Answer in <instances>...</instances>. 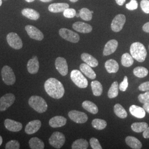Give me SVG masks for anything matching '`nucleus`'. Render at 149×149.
<instances>
[{"label":"nucleus","instance_id":"obj_1","mask_svg":"<svg viewBox=\"0 0 149 149\" xmlns=\"http://www.w3.org/2000/svg\"><path fill=\"white\" fill-rule=\"evenodd\" d=\"M44 88L48 95L55 99H60L64 95V86L59 80L50 78L44 84Z\"/></svg>","mask_w":149,"mask_h":149},{"label":"nucleus","instance_id":"obj_2","mask_svg":"<svg viewBox=\"0 0 149 149\" xmlns=\"http://www.w3.org/2000/svg\"><path fill=\"white\" fill-rule=\"evenodd\" d=\"M130 52L133 59L140 63L144 61L147 56V51L145 46L139 42L133 43L130 46Z\"/></svg>","mask_w":149,"mask_h":149},{"label":"nucleus","instance_id":"obj_3","mask_svg":"<svg viewBox=\"0 0 149 149\" xmlns=\"http://www.w3.org/2000/svg\"><path fill=\"white\" fill-rule=\"evenodd\" d=\"M29 106L39 113H43L47 111L48 104L45 100L38 96H32L28 101Z\"/></svg>","mask_w":149,"mask_h":149},{"label":"nucleus","instance_id":"obj_4","mask_svg":"<svg viewBox=\"0 0 149 149\" xmlns=\"http://www.w3.org/2000/svg\"><path fill=\"white\" fill-rule=\"evenodd\" d=\"M71 79L76 85L81 88H85L88 86V81L78 70H74L70 74Z\"/></svg>","mask_w":149,"mask_h":149},{"label":"nucleus","instance_id":"obj_5","mask_svg":"<svg viewBox=\"0 0 149 149\" xmlns=\"http://www.w3.org/2000/svg\"><path fill=\"white\" fill-rule=\"evenodd\" d=\"M2 79L7 85H13L16 82L15 74L10 66L6 65L1 70Z\"/></svg>","mask_w":149,"mask_h":149},{"label":"nucleus","instance_id":"obj_6","mask_svg":"<svg viewBox=\"0 0 149 149\" xmlns=\"http://www.w3.org/2000/svg\"><path fill=\"white\" fill-rule=\"evenodd\" d=\"M65 136L64 134L59 132H55L51 135L49 139V143L56 149H60L65 143Z\"/></svg>","mask_w":149,"mask_h":149},{"label":"nucleus","instance_id":"obj_7","mask_svg":"<svg viewBox=\"0 0 149 149\" xmlns=\"http://www.w3.org/2000/svg\"><path fill=\"white\" fill-rule=\"evenodd\" d=\"M59 35L64 39L71 43H77L80 40V36L77 33L67 28L60 29Z\"/></svg>","mask_w":149,"mask_h":149},{"label":"nucleus","instance_id":"obj_8","mask_svg":"<svg viewBox=\"0 0 149 149\" xmlns=\"http://www.w3.org/2000/svg\"><path fill=\"white\" fill-rule=\"evenodd\" d=\"M7 42L11 48L19 50L23 47V43L19 36L14 32H11L7 36Z\"/></svg>","mask_w":149,"mask_h":149},{"label":"nucleus","instance_id":"obj_9","mask_svg":"<svg viewBox=\"0 0 149 149\" xmlns=\"http://www.w3.org/2000/svg\"><path fill=\"white\" fill-rule=\"evenodd\" d=\"M16 100L15 96L13 93H7L0 98V112L6 111L14 103Z\"/></svg>","mask_w":149,"mask_h":149},{"label":"nucleus","instance_id":"obj_10","mask_svg":"<svg viewBox=\"0 0 149 149\" xmlns=\"http://www.w3.org/2000/svg\"><path fill=\"white\" fill-rule=\"evenodd\" d=\"M126 21L125 16L123 14H119L116 16L111 23V29L113 32H120L123 29Z\"/></svg>","mask_w":149,"mask_h":149},{"label":"nucleus","instance_id":"obj_11","mask_svg":"<svg viewBox=\"0 0 149 149\" xmlns=\"http://www.w3.org/2000/svg\"><path fill=\"white\" fill-rule=\"evenodd\" d=\"M68 116L71 120L79 124L85 123L88 120V116L86 113L76 110L70 111Z\"/></svg>","mask_w":149,"mask_h":149},{"label":"nucleus","instance_id":"obj_12","mask_svg":"<svg viewBox=\"0 0 149 149\" xmlns=\"http://www.w3.org/2000/svg\"><path fill=\"white\" fill-rule=\"evenodd\" d=\"M25 29L31 38L38 41H41L44 39L43 33L37 28L32 25H27L25 27Z\"/></svg>","mask_w":149,"mask_h":149},{"label":"nucleus","instance_id":"obj_13","mask_svg":"<svg viewBox=\"0 0 149 149\" xmlns=\"http://www.w3.org/2000/svg\"><path fill=\"white\" fill-rule=\"evenodd\" d=\"M55 68L59 73L65 76L68 73V65L66 59L64 58L58 57L55 60Z\"/></svg>","mask_w":149,"mask_h":149},{"label":"nucleus","instance_id":"obj_14","mask_svg":"<svg viewBox=\"0 0 149 149\" xmlns=\"http://www.w3.org/2000/svg\"><path fill=\"white\" fill-rule=\"evenodd\" d=\"M42 123L39 120H34L28 123L25 128V132L28 135L37 133L40 129Z\"/></svg>","mask_w":149,"mask_h":149},{"label":"nucleus","instance_id":"obj_15","mask_svg":"<svg viewBox=\"0 0 149 149\" xmlns=\"http://www.w3.org/2000/svg\"><path fill=\"white\" fill-rule=\"evenodd\" d=\"M6 128L12 132H18L21 130L22 129V123L10 119H6L4 122Z\"/></svg>","mask_w":149,"mask_h":149},{"label":"nucleus","instance_id":"obj_16","mask_svg":"<svg viewBox=\"0 0 149 149\" xmlns=\"http://www.w3.org/2000/svg\"><path fill=\"white\" fill-rule=\"evenodd\" d=\"M27 70L31 74H37L39 69V63L37 56H34L32 59L29 60L27 65Z\"/></svg>","mask_w":149,"mask_h":149},{"label":"nucleus","instance_id":"obj_17","mask_svg":"<svg viewBox=\"0 0 149 149\" xmlns=\"http://www.w3.org/2000/svg\"><path fill=\"white\" fill-rule=\"evenodd\" d=\"M72 28L74 31L82 33H88L92 31V27L84 22H77L72 24Z\"/></svg>","mask_w":149,"mask_h":149},{"label":"nucleus","instance_id":"obj_18","mask_svg":"<svg viewBox=\"0 0 149 149\" xmlns=\"http://www.w3.org/2000/svg\"><path fill=\"white\" fill-rule=\"evenodd\" d=\"M118 45V42L115 39H112L108 41L105 45L104 48L103 52V55L104 56H108L114 53L117 49Z\"/></svg>","mask_w":149,"mask_h":149},{"label":"nucleus","instance_id":"obj_19","mask_svg":"<svg viewBox=\"0 0 149 149\" xmlns=\"http://www.w3.org/2000/svg\"><path fill=\"white\" fill-rule=\"evenodd\" d=\"M67 122V119L63 116H55L51 118L49 122V125L52 128H56L64 126Z\"/></svg>","mask_w":149,"mask_h":149},{"label":"nucleus","instance_id":"obj_20","mask_svg":"<svg viewBox=\"0 0 149 149\" xmlns=\"http://www.w3.org/2000/svg\"><path fill=\"white\" fill-rule=\"evenodd\" d=\"M69 8V5L66 3H55L50 5L48 10L52 13L63 12L66 9Z\"/></svg>","mask_w":149,"mask_h":149},{"label":"nucleus","instance_id":"obj_21","mask_svg":"<svg viewBox=\"0 0 149 149\" xmlns=\"http://www.w3.org/2000/svg\"><path fill=\"white\" fill-rule=\"evenodd\" d=\"M129 111L134 117L139 119L143 118L146 115V111L144 110V108L136 105H132L130 107Z\"/></svg>","mask_w":149,"mask_h":149},{"label":"nucleus","instance_id":"obj_22","mask_svg":"<svg viewBox=\"0 0 149 149\" xmlns=\"http://www.w3.org/2000/svg\"><path fill=\"white\" fill-rule=\"evenodd\" d=\"M80 69L81 71L90 79L94 80L96 79V73L92 69V67H91L88 64L86 63L81 64Z\"/></svg>","mask_w":149,"mask_h":149},{"label":"nucleus","instance_id":"obj_23","mask_svg":"<svg viewBox=\"0 0 149 149\" xmlns=\"http://www.w3.org/2000/svg\"><path fill=\"white\" fill-rule=\"evenodd\" d=\"M81 57L86 64H88L92 68H96L98 65V60L89 54H82Z\"/></svg>","mask_w":149,"mask_h":149},{"label":"nucleus","instance_id":"obj_24","mask_svg":"<svg viewBox=\"0 0 149 149\" xmlns=\"http://www.w3.org/2000/svg\"><path fill=\"white\" fill-rule=\"evenodd\" d=\"M22 14L31 20L36 21L40 17V14L37 11L31 8H24L22 11Z\"/></svg>","mask_w":149,"mask_h":149},{"label":"nucleus","instance_id":"obj_25","mask_svg":"<svg viewBox=\"0 0 149 149\" xmlns=\"http://www.w3.org/2000/svg\"><path fill=\"white\" fill-rule=\"evenodd\" d=\"M105 68L108 73H116L119 70V65L115 60L109 59L106 62Z\"/></svg>","mask_w":149,"mask_h":149},{"label":"nucleus","instance_id":"obj_26","mask_svg":"<svg viewBox=\"0 0 149 149\" xmlns=\"http://www.w3.org/2000/svg\"><path fill=\"white\" fill-rule=\"evenodd\" d=\"M126 144L131 148L134 149H140L142 148V144L138 139L134 136H129L125 139Z\"/></svg>","mask_w":149,"mask_h":149},{"label":"nucleus","instance_id":"obj_27","mask_svg":"<svg viewBox=\"0 0 149 149\" xmlns=\"http://www.w3.org/2000/svg\"><path fill=\"white\" fill-rule=\"evenodd\" d=\"M30 148L32 149H43L45 148L44 143L42 140L37 137H34L29 141Z\"/></svg>","mask_w":149,"mask_h":149},{"label":"nucleus","instance_id":"obj_28","mask_svg":"<svg viewBox=\"0 0 149 149\" xmlns=\"http://www.w3.org/2000/svg\"><path fill=\"white\" fill-rule=\"evenodd\" d=\"M82 107L87 111L90 112L92 114H96L98 112V108L96 104L89 101H85L82 104Z\"/></svg>","mask_w":149,"mask_h":149},{"label":"nucleus","instance_id":"obj_29","mask_svg":"<svg viewBox=\"0 0 149 149\" xmlns=\"http://www.w3.org/2000/svg\"><path fill=\"white\" fill-rule=\"evenodd\" d=\"M91 87L93 95L95 96L101 95L103 92V87L101 83L98 81H93L91 82Z\"/></svg>","mask_w":149,"mask_h":149},{"label":"nucleus","instance_id":"obj_30","mask_svg":"<svg viewBox=\"0 0 149 149\" xmlns=\"http://www.w3.org/2000/svg\"><path fill=\"white\" fill-rule=\"evenodd\" d=\"M88 147V141L84 139H77L74 141L71 146L72 149H86Z\"/></svg>","mask_w":149,"mask_h":149},{"label":"nucleus","instance_id":"obj_31","mask_svg":"<svg viewBox=\"0 0 149 149\" xmlns=\"http://www.w3.org/2000/svg\"><path fill=\"white\" fill-rule=\"evenodd\" d=\"M114 112L118 117L122 119H124L127 117L128 113L120 104H116L114 107Z\"/></svg>","mask_w":149,"mask_h":149},{"label":"nucleus","instance_id":"obj_32","mask_svg":"<svg viewBox=\"0 0 149 149\" xmlns=\"http://www.w3.org/2000/svg\"><path fill=\"white\" fill-rule=\"evenodd\" d=\"M148 127V124L145 122H136L132 124L131 128L136 133H141Z\"/></svg>","mask_w":149,"mask_h":149},{"label":"nucleus","instance_id":"obj_33","mask_svg":"<svg viewBox=\"0 0 149 149\" xmlns=\"http://www.w3.org/2000/svg\"><path fill=\"white\" fill-rule=\"evenodd\" d=\"M121 63L124 67H130L134 63V59L132 56L129 53L123 54L121 59Z\"/></svg>","mask_w":149,"mask_h":149},{"label":"nucleus","instance_id":"obj_34","mask_svg":"<svg viewBox=\"0 0 149 149\" xmlns=\"http://www.w3.org/2000/svg\"><path fill=\"white\" fill-rule=\"evenodd\" d=\"M119 85L117 81L114 82L108 92V96L109 98H114L117 97L119 92Z\"/></svg>","mask_w":149,"mask_h":149},{"label":"nucleus","instance_id":"obj_35","mask_svg":"<svg viewBox=\"0 0 149 149\" xmlns=\"http://www.w3.org/2000/svg\"><path fill=\"white\" fill-rule=\"evenodd\" d=\"M133 73L135 76L139 78H143L148 74L149 71L148 70L144 67L139 66L134 69Z\"/></svg>","mask_w":149,"mask_h":149},{"label":"nucleus","instance_id":"obj_36","mask_svg":"<svg viewBox=\"0 0 149 149\" xmlns=\"http://www.w3.org/2000/svg\"><path fill=\"white\" fill-rule=\"evenodd\" d=\"M92 127L97 130H103L106 128L107 123L104 120L101 119H95L92 122Z\"/></svg>","mask_w":149,"mask_h":149},{"label":"nucleus","instance_id":"obj_37","mask_svg":"<svg viewBox=\"0 0 149 149\" xmlns=\"http://www.w3.org/2000/svg\"><path fill=\"white\" fill-rule=\"evenodd\" d=\"M80 17L86 21H90L92 18V13L91 11L87 8H82L79 11Z\"/></svg>","mask_w":149,"mask_h":149},{"label":"nucleus","instance_id":"obj_38","mask_svg":"<svg viewBox=\"0 0 149 149\" xmlns=\"http://www.w3.org/2000/svg\"><path fill=\"white\" fill-rule=\"evenodd\" d=\"M19 143L15 140H11L6 144L5 149H19Z\"/></svg>","mask_w":149,"mask_h":149},{"label":"nucleus","instance_id":"obj_39","mask_svg":"<svg viewBox=\"0 0 149 149\" xmlns=\"http://www.w3.org/2000/svg\"><path fill=\"white\" fill-rule=\"evenodd\" d=\"M64 17L68 18H74L76 15V11L74 8H67L63 12Z\"/></svg>","mask_w":149,"mask_h":149},{"label":"nucleus","instance_id":"obj_40","mask_svg":"<svg viewBox=\"0 0 149 149\" xmlns=\"http://www.w3.org/2000/svg\"><path fill=\"white\" fill-rule=\"evenodd\" d=\"M91 146L93 149H102V147L98 139L95 138H92L90 141Z\"/></svg>","mask_w":149,"mask_h":149},{"label":"nucleus","instance_id":"obj_41","mask_svg":"<svg viewBox=\"0 0 149 149\" xmlns=\"http://www.w3.org/2000/svg\"><path fill=\"white\" fill-rule=\"evenodd\" d=\"M138 100L141 103H149V91H146L145 93L139 95Z\"/></svg>","mask_w":149,"mask_h":149},{"label":"nucleus","instance_id":"obj_42","mask_svg":"<svg viewBox=\"0 0 149 149\" xmlns=\"http://www.w3.org/2000/svg\"><path fill=\"white\" fill-rule=\"evenodd\" d=\"M140 6L142 10L145 13H149V0H142L140 2Z\"/></svg>","mask_w":149,"mask_h":149},{"label":"nucleus","instance_id":"obj_43","mask_svg":"<svg viewBox=\"0 0 149 149\" xmlns=\"http://www.w3.org/2000/svg\"><path fill=\"white\" fill-rule=\"evenodd\" d=\"M138 7V2L136 0H131L129 3L126 5V8L129 10H135Z\"/></svg>","mask_w":149,"mask_h":149},{"label":"nucleus","instance_id":"obj_44","mask_svg":"<svg viewBox=\"0 0 149 149\" xmlns=\"http://www.w3.org/2000/svg\"><path fill=\"white\" fill-rule=\"evenodd\" d=\"M128 87V79L127 76H124V80L123 81V82H122L120 85H119V90L123 91V92H124L125 91L127 90V88Z\"/></svg>","mask_w":149,"mask_h":149},{"label":"nucleus","instance_id":"obj_45","mask_svg":"<svg viewBox=\"0 0 149 149\" xmlns=\"http://www.w3.org/2000/svg\"><path fill=\"white\" fill-rule=\"evenodd\" d=\"M139 90L141 91H149V81L145 82L139 86Z\"/></svg>","mask_w":149,"mask_h":149},{"label":"nucleus","instance_id":"obj_46","mask_svg":"<svg viewBox=\"0 0 149 149\" xmlns=\"http://www.w3.org/2000/svg\"><path fill=\"white\" fill-rule=\"evenodd\" d=\"M143 135L144 138L149 139V127L146 128L143 132Z\"/></svg>","mask_w":149,"mask_h":149},{"label":"nucleus","instance_id":"obj_47","mask_svg":"<svg viewBox=\"0 0 149 149\" xmlns=\"http://www.w3.org/2000/svg\"><path fill=\"white\" fill-rule=\"evenodd\" d=\"M143 30L144 32L146 33H149V22L146 23L143 27Z\"/></svg>","mask_w":149,"mask_h":149},{"label":"nucleus","instance_id":"obj_48","mask_svg":"<svg viewBox=\"0 0 149 149\" xmlns=\"http://www.w3.org/2000/svg\"><path fill=\"white\" fill-rule=\"evenodd\" d=\"M143 108H144V110H145L146 112H147L148 113H149V103H144Z\"/></svg>","mask_w":149,"mask_h":149},{"label":"nucleus","instance_id":"obj_49","mask_svg":"<svg viewBox=\"0 0 149 149\" xmlns=\"http://www.w3.org/2000/svg\"><path fill=\"white\" fill-rule=\"evenodd\" d=\"M126 0H116V3L119 6H123Z\"/></svg>","mask_w":149,"mask_h":149},{"label":"nucleus","instance_id":"obj_50","mask_svg":"<svg viewBox=\"0 0 149 149\" xmlns=\"http://www.w3.org/2000/svg\"><path fill=\"white\" fill-rule=\"evenodd\" d=\"M3 142V139L2 138V136L0 135V146L2 144Z\"/></svg>","mask_w":149,"mask_h":149},{"label":"nucleus","instance_id":"obj_51","mask_svg":"<svg viewBox=\"0 0 149 149\" xmlns=\"http://www.w3.org/2000/svg\"><path fill=\"white\" fill-rule=\"evenodd\" d=\"M40 1L43 2H50L52 1V0H40Z\"/></svg>","mask_w":149,"mask_h":149},{"label":"nucleus","instance_id":"obj_52","mask_svg":"<svg viewBox=\"0 0 149 149\" xmlns=\"http://www.w3.org/2000/svg\"><path fill=\"white\" fill-rule=\"evenodd\" d=\"M26 1H27L28 2H33L34 0H25Z\"/></svg>","mask_w":149,"mask_h":149},{"label":"nucleus","instance_id":"obj_53","mask_svg":"<svg viewBox=\"0 0 149 149\" xmlns=\"http://www.w3.org/2000/svg\"><path fill=\"white\" fill-rule=\"evenodd\" d=\"M71 2H77V1H78L79 0H70Z\"/></svg>","mask_w":149,"mask_h":149},{"label":"nucleus","instance_id":"obj_54","mask_svg":"<svg viewBox=\"0 0 149 149\" xmlns=\"http://www.w3.org/2000/svg\"><path fill=\"white\" fill-rule=\"evenodd\" d=\"M76 16L77 17H80V13H76Z\"/></svg>","mask_w":149,"mask_h":149},{"label":"nucleus","instance_id":"obj_55","mask_svg":"<svg viewBox=\"0 0 149 149\" xmlns=\"http://www.w3.org/2000/svg\"><path fill=\"white\" fill-rule=\"evenodd\" d=\"M2 1L0 0V6L2 5Z\"/></svg>","mask_w":149,"mask_h":149},{"label":"nucleus","instance_id":"obj_56","mask_svg":"<svg viewBox=\"0 0 149 149\" xmlns=\"http://www.w3.org/2000/svg\"><path fill=\"white\" fill-rule=\"evenodd\" d=\"M91 13H93V11H91Z\"/></svg>","mask_w":149,"mask_h":149},{"label":"nucleus","instance_id":"obj_57","mask_svg":"<svg viewBox=\"0 0 149 149\" xmlns=\"http://www.w3.org/2000/svg\"></svg>","mask_w":149,"mask_h":149}]
</instances>
